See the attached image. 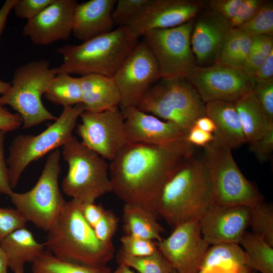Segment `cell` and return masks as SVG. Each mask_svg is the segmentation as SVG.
I'll return each instance as SVG.
<instances>
[{
  "label": "cell",
  "instance_id": "29",
  "mask_svg": "<svg viewBox=\"0 0 273 273\" xmlns=\"http://www.w3.org/2000/svg\"><path fill=\"white\" fill-rule=\"evenodd\" d=\"M44 95L48 101L64 108L82 103L79 77H74L67 73L57 74Z\"/></svg>",
  "mask_w": 273,
  "mask_h": 273
},
{
  "label": "cell",
  "instance_id": "16",
  "mask_svg": "<svg viewBox=\"0 0 273 273\" xmlns=\"http://www.w3.org/2000/svg\"><path fill=\"white\" fill-rule=\"evenodd\" d=\"M156 244L176 273H199L209 246L202 236L199 220L177 225Z\"/></svg>",
  "mask_w": 273,
  "mask_h": 273
},
{
  "label": "cell",
  "instance_id": "45",
  "mask_svg": "<svg viewBox=\"0 0 273 273\" xmlns=\"http://www.w3.org/2000/svg\"><path fill=\"white\" fill-rule=\"evenodd\" d=\"M23 121L17 113L11 112L5 106L0 105V130L6 132L15 130L22 125Z\"/></svg>",
  "mask_w": 273,
  "mask_h": 273
},
{
  "label": "cell",
  "instance_id": "22",
  "mask_svg": "<svg viewBox=\"0 0 273 273\" xmlns=\"http://www.w3.org/2000/svg\"><path fill=\"white\" fill-rule=\"evenodd\" d=\"M79 80L85 111L100 112L119 106L120 95L113 77L90 74Z\"/></svg>",
  "mask_w": 273,
  "mask_h": 273
},
{
  "label": "cell",
  "instance_id": "56",
  "mask_svg": "<svg viewBox=\"0 0 273 273\" xmlns=\"http://www.w3.org/2000/svg\"><path fill=\"white\" fill-rule=\"evenodd\" d=\"M250 270V269L245 271L244 273H248L249 271Z\"/></svg>",
  "mask_w": 273,
  "mask_h": 273
},
{
  "label": "cell",
  "instance_id": "21",
  "mask_svg": "<svg viewBox=\"0 0 273 273\" xmlns=\"http://www.w3.org/2000/svg\"><path fill=\"white\" fill-rule=\"evenodd\" d=\"M117 1L90 0L78 4L72 33L83 42L114 30L112 14Z\"/></svg>",
  "mask_w": 273,
  "mask_h": 273
},
{
  "label": "cell",
  "instance_id": "57",
  "mask_svg": "<svg viewBox=\"0 0 273 273\" xmlns=\"http://www.w3.org/2000/svg\"><path fill=\"white\" fill-rule=\"evenodd\" d=\"M171 273H176V272L173 269V270H172V271L171 272Z\"/></svg>",
  "mask_w": 273,
  "mask_h": 273
},
{
  "label": "cell",
  "instance_id": "51",
  "mask_svg": "<svg viewBox=\"0 0 273 273\" xmlns=\"http://www.w3.org/2000/svg\"><path fill=\"white\" fill-rule=\"evenodd\" d=\"M9 267L7 256L0 246V273H8Z\"/></svg>",
  "mask_w": 273,
  "mask_h": 273
},
{
  "label": "cell",
  "instance_id": "10",
  "mask_svg": "<svg viewBox=\"0 0 273 273\" xmlns=\"http://www.w3.org/2000/svg\"><path fill=\"white\" fill-rule=\"evenodd\" d=\"M59 149L51 152L37 183L24 193L14 191L9 196L26 220L47 231L63 210L66 201L59 186L61 171Z\"/></svg>",
  "mask_w": 273,
  "mask_h": 273
},
{
  "label": "cell",
  "instance_id": "53",
  "mask_svg": "<svg viewBox=\"0 0 273 273\" xmlns=\"http://www.w3.org/2000/svg\"><path fill=\"white\" fill-rule=\"evenodd\" d=\"M10 82H4L0 80V95H4L10 88Z\"/></svg>",
  "mask_w": 273,
  "mask_h": 273
},
{
  "label": "cell",
  "instance_id": "12",
  "mask_svg": "<svg viewBox=\"0 0 273 273\" xmlns=\"http://www.w3.org/2000/svg\"><path fill=\"white\" fill-rule=\"evenodd\" d=\"M119 90V107H137L149 89L161 78L157 62L145 42L139 41L113 77Z\"/></svg>",
  "mask_w": 273,
  "mask_h": 273
},
{
  "label": "cell",
  "instance_id": "50",
  "mask_svg": "<svg viewBox=\"0 0 273 273\" xmlns=\"http://www.w3.org/2000/svg\"><path fill=\"white\" fill-rule=\"evenodd\" d=\"M194 125L208 132L214 133L216 130L213 121L206 115L198 118L195 121Z\"/></svg>",
  "mask_w": 273,
  "mask_h": 273
},
{
  "label": "cell",
  "instance_id": "36",
  "mask_svg": "<svg viewBox=\"0 0 273 273\" xmlns=\"http://www.w3.org/2000/svg\"><path fill=\"white\" fill-rule=\"evenodd\" d=\"M150 0H118L116 1L112 17L114 25H124L139 13Z\"/></svg>",
  "mask_w": 273,
  "mask_h": 273
},
{
  "label": "cell",
  "instance_id": "44",
  "mask_svg": "<svg viewBox=\"0 0 273 273\" xmlns=\"http://www.w3.org/2000/svg\"><path fill=\"white\" fill-rule=\"evenodd\" d=\"M6 133L0 130V194L9 196L13 191L10 185L8 166L5 157L4 142Z\"/></svg>",
  "mask_w": 273,
  "mask_h": 273
},
{
  "label": "cell",
  "instance_id": "24",
  "mask_svg": "<svg viewBox=\"0 0 273 273\" xmlns=\"http://www.w3.org/2000/svg\"><path fill=\"white\" fill-rule=\"evenodd\" d=\"M8 260L9 267L15 272L24 271L26 263H32L45 251L44 244L38 243L26 227L12 232L0 241Z\"/></svg>",
  "mask_w": 273,
  "mask_h": 273
},
{
  "label": "cell",
  "instance_id": "2",
  "mask_svg": "<svg viewBox=\"0 0 273 273\" xmlns=\"http://www.w3.org/2000/svg\"><path fill=\"white\" fill-rule=\"evenodd\" d=\"M213 204L204 158H184L161 188L156 200L157 215L171 227L199 220Z\"/></svg>",
  "mask_w": 273,
  "mask_h": 273
},
{
  "label": "cell",
  "instance_id": "37",
  "mask_svg": "<svg viewBox=\"0 0 273 273\" xmlns=\"http://www.w3.org/2000/svg\"><path fill=\"white\" fill-rule=\"evenodd\" d=\"M27 222L17 209L0 207V241L15 231L25 227Z\"/></svg>",
  "mask_w": 273,
  "mask_h": 273
},
{
  "label": "cell",
  "instance_id": "4",
  "mask_svg": "<svg viewBox=\"0 0 273 273\" xmlns=\"http://www.w3.org/2000/svg\"><path fill=\"white\" fill-rule=\"evenodd\" d=\"M139 37L126 25L83 42L64 45L56 51L63 58L61 65L53 68L58 73L81 76L98 74L113 77Z\"/></svg>",
  "mask_w": 273,
  "mask_h": 273
},
{
  "label": "cell",
  "instance_id": "8",
  "mask_svg": "<svg viewBox=\"0 0 273 273\" xmlns=\"http://www.w3.org/2000/svg\"><path fill=\"white\" fill-rule=\"evenodd\" d=\"M84 111L82 103L64 107L60 116L39 134H22L14 138L9 146L6 159L12 189L17 186L21 175L30 164L63 147L73 138L72 132L77 120Z\"/></svg>",
  "mask_w": 273,
  "mask_h": 273
},
{
  "label": "cell",
  "instance_id": "17",
  "mask_svg": "<svg viewBox=\"0 0 273 273\" xmlns=\"http://www.w3.org/2000/svg\"><path fill=\"white\" fill-rule=\"evenodd\" d=\"M204 8V2L198 0H150L124 25L140 38L150 30L182 25L195 18Z\"/></svg>",
  "mask_w": 273,
  "mask_h": 273
},
{
  "label": "cell",
  "instance_id": "33",
  "mask_svg": "<svg viewBox=\"0 0 273 273\" xmlns=\"http://www.w3.org/2000/svg\"><path fill=\"white\" fill-rule=\"evenodd\" d=\"M252 35H273V3L264 1L254 16L236 28Z\"/></svg>",
  "mask_w": 273,
  "mask_h": 273
},
{
  "label": "cell",
  "instance_id": "19",
  "mask_svg": "<svg viewBox=\"0 0 273 273\" xmlns=\"http://www.w3.org/2000/svg\"><path fill=\"white\" fill-rule=\"evenodd\" d=\"M250 206L212 204L199 219L201 232L210 245L240 244L249 226Z\"/></svg>",
  "mask_w": 273,
  "mask_h": 273
},
{
  "label": "cell",
  "instance_id": "40",
  "mask_svg": "<svg viewBox=\"0 0 273 273\" xmlns=\"http://www.w3.org/2000/svg\"><path fill=\"white\" fill-rule=\"evenodd\" d=\"M54 0H17L13 9L17 17L27 21L39 14Z\"/></svg>",
  "mask_w": 273,
  "mask_h": 273
},
{
  "label": "cell",
  "instance_id": "35",
  "mask_svg": "<svg viewBox=\"0 0 273 273\" xmlns=\"http://www.w3.org/2000/svg\"><path fill=\"white\" fill-rule=\"evenodd\" d=\"M120 241V250L132 256H148L158 250L156 241L133 235L125 234Z\"/></svg>",
  "mask_w": 273,
  "mask_h": 273
},
{
  "label": "cell",
  "instance_id": "9",
  "mask_svg": "<svg viewBox=\"0 0 273 273\" xmlns=\"http://www.w3.org/2000/svg\"><path fill=\"white\" fill-rule=\"evenodd\" d=\"M137 108L188 132L199 117L205 116V104L186 77L161 78L145 94Z\"/></svg>",
  "mask_w": 273,
  "mask_h": 273
},
{
  "label": "cell",
  "instance_id": "14",
  "mask_svg": "<svg viewBox=\"0 0 273 273\" xmlns=\"http://www.w3.org/2000/svg\"><path fill=\"white\" fill-rule=\"evenodd\" d=\"M127 143H142L176 150L187 157L193 155L187 132L175 123L161 120L136 107L120 109Z\"/></svg>",
  "mask_w": 273,
  "mask_h": 273
},
{
  "label": "cell",
  "instance_id": "41",
  "mask_svg": "<svg viewBox=\"0 0 273 273\" xmlns=\"http://www.w3.org/2000/svg\"><path fill=\"white\" fill-rule=\"evenodd\" d=\"M249 143V149L259 161H268L273 150V127L262 137Z\"/></svg>",
  "mask_w": 273,
  "mask_h": 273
},
{
  "label": "cell",
  "instance_id": "1",
  "mask_svg": "<svg viewBox=\"0 0 273 273\" xmlns=\"http://www.w3.org/2000/svg\"><path fill=\"white\" fill-rule=\"evenodd\" d=\"M187 157L162 147L127 143L109 166L112 192L124 204L139 205L157 216L155 202L161 188Z\"/></svg>",
  "mask_w": 273,
  "mask_h": 273
},
{
  "label": "cell",
  "instance_id": "46",
  "mask_svg": "<svg viewBox=\"0 0 273 273\" xmlns=\"http://www.w3.org/2000/svg\"><path fill=\"white\" fill-rule=\"evenodd\" d=\"M105 209L100 205L94 203L81 204L82 214L88 223L93 229L102 216Z\"/></svg>",
  "mask_w": 273,
  "mask_h": 273
},
{
  "label": "cell",
  "instance_id": "39",
  "mask_svg": "<svg viewBox=\"0 0 273 273\" xmlns=\"http://www.w3.org/2000/svg\"><path fill=\"white\" fill-rule=\"evenodd\" d=\"M118 226V218L112 211L105 209L93 230L96 237L100 241L109 243L112 242Z\"/></svg>",
  "mask_w": 273,
  "mask_h": 273
},
{
  "label": "cell",
  "instance_id": "20",
  "mask_svg": "<svg viewBox=\"0 0 273 273\" xmlns=\"http://www.w3.org/2000/svg\"><path fill=\"white\" fill-rule=\"evenodd\" d=\"M232 28L229 20L204 8L194 19L191 44L198 66L215 64Z\"/></svg>",
  "mask_w": 273,
  "mask_h": 273
},
{
  "label": "cell",
  "instance_id": "27",
  "mask_svg": "<svg viewBox=\"0 0 273 273\" xmlns=\"http://www.w3.org/2000/svg\"><path fill=\"white\" fill-rule=\"evenodd\" d=\"M247 267L260 273H273V247L252 233L246 231L240 241Z\"/></svg>",
  "mask_w": 273,
  "mask_h": 273
},
{
  "label": "cell",
  "instance_id": "26",
  "mask_svg": "<svg viewBox=\"0 0 273 273\" xmlns=\"http://www.w3.org/2000/svg\"><path fill=\"white\" fill-rule=\"evenodd\" d=\"M123 229L126 235H133L158 242L164 230L157 220V216L135 204H124L123 208Z\"/></svg>",
  "mask_w": 273,
  "mask_h": 273
},
{
  "label": "cell",
  "instance_id": "13",
  "mask_svg": "<svg viewBox=\"0 0 273 273\" xmlns=\"http://www.w3.org/2000/svg\"><path fill=\"white\" fill-rule=\"evenodd\" d=\"M186 79L204 104L219 101L235 103L252 91L255 81L243 69L216 64L196 65Z\"/></svg>",
  "mask_w": 273,
  "mask_h": 273
},
{
  "label": "cell",
  "instance_id": "42",
  "mask_svg": "<svg viewBox=\"0 0 273 273\" xmlns=\"http://www.w3.org/2000/svg\"><path fill=\"white\" fill-rule=\"evenodd\" d=\"M264 2V0H243L236 14L230 21L232 29L238 27L250 20Z\"/></svg>",
  "mask_w": 273,
  "mask_h": 273
},
{
  "label": "cell",
  "instance_id": "31",
  "mask_svg": "<svg viewBox=\"0 0 273 273\" xmlns=\"http://www.w3.org/2000/svg\"><path fill=\"white\" fill-rule=\"evenodd\" d=\"M118 264H124L136 270L139 273H171L172 267L160 252L146 256L135 257L119 250L116 256Z\"/></svg>",
  "mask_w": 273,
  "mask_h": 273
},
{
  "label": "cell",
  "instance_id": "6",
  "mask_svg": "<svg viewBox=\"0 0 273 273\" xmlns=\"http://www.w3.org/2000/svg\"><path fill=\"white\" fill-rule=\"evenodd\" d=\"M50 65V62L43 59L18 67L10 88L0 97V105H8L15 110L22 118L24 129L57 118L41 101L42 95L56 75Z\"/></svg>",
  "mask_w": 273,
  "mask_h": 273
},
{
  "label": "cell",
  "instance_id": "32",
  "mask_svg": "<svg viewBox=\"0 0 273 273\" xmlns=\"http://www.w3.org/2000/svg\"><path fill=\"white\" fill-rule=\"evenodd\" d=\"M249 226L254 235L273 247V206L264 200L250 206Z\"/></svg>",
  "mask_w": 273,
  "mask_h": 273
},
{
  "label": "cell",
  "instance_id": "30",
  "mask_svg": "<svg viewBox=\"0 0 273 273\" xmlns=\"http://www.w3.org/2000/svg\"><path fill=\"white\" fill-rule=\"evenodd\" d=\"M32 273H111L106 266H93L81 264L57 257L45 250L32 263Z\"/></svg>",
  "mask_w": 273,
  "mask_h": 273
},
{
  "label": "cell",
  "instance_id": "54",
  "mask_svg": "<svg viewBox=\"0 0 273 273\" xmlns=\"http://www.w3.org/2000/svg\"><path fill=\"white\" fill-rule=\"evenodd\" d=\"M248 273H258V272H257V271H256L255 270H253L250 269Z\"/></svg>",
  "mask_w": 273,
  "mask_h": 273
},
{
  "label": "cell",
  "instance_id": "49",
  "mask_svg": "<svg viewBox=\"0 0 273 273\" xmlns=\"http://www.w3.org/2000/svg\"><path fill=\"white\" fill-rule=\"evenodd\" d=\"M16 2L17 0H7L0 9V38L5 28L8 16Z\"/></svg>",
  "mask_w": 273,
  "mask_h": 273
},
{
  "label": "cell",
  "instance_id": "5",
  "mask_svg": "<svg viewBox=\"0 0 273 273\" xmlns=\"http://www.w3.org/2000/svg\"><path fill=\"white\" fill-rule=\"evenodd\" d=\"M204 148L203 157L210 179L213 204L251 206L263 201L262 195L245 177L237 166L232 149L214 134Z\"/></svg>",
  "mask_w": 273,
  "mask_h": 273
},
{
  "label": "cell",
  "instance_id": "15",
  "mask_svg": "<svg viewBox=\"0 0 273 273\" xmlns=\"http://www.w3.org/2000/svg\"><path fill=\"white\" fill-rule=\"evenodd\" d=\"M77 133L85 146L112 161L127 143L124 119L119 107L100 112L84 111Z\"/></svg>",
  "mask_w": 273,
  "mask_h": 273
},
{
  "label": "cell",
  "instance_id": "18",
  "mask_svg": "<svg viewBox=\"0 0 273 273\" xmlns=\"http://www.w3.org/2000/svg\"><path fill=\"white\" fill-rule=\"evenodd\" d=\"M78 4L75 0H54L37 16L27 21L22 34L39 46L67 40L72 33Z\"/></svg>",
  "mask_w": 273,
  "mask_h": 273
},
{
  "label": "cell",
  "instance_id": "25",
  "mask_svg": "<svg viewBox=\"0 0 273 273\" xmlns=\"http://www.w3.org/2000/svg\"><path fill=\"white\" fill-rule=\"evenodd\" d=\"M235 104L246 142L260 138L273 127L252 91L235 102Z\"/></svg>",
  "mask_w": 273,
  "mask_h": 273
},
{
  "label": "cell",
  "instance_id": "7",
  "mask_svg": "<svg viewBox=\"0 0 273 273\" xmlns=\"http://www.w3.org/2000/svg\"><path fill=\"white\" fill-rule=\"evenodd\" d=\"M62 156L68 170L63 178V193L81 204L94 203L112 192L105 159L73 138L62 147Z\"/></svg>",
  "mask_w": 273,
  "mask_h": 273
},
{
  "label": "cell",
  "instance_id": "3",
  "mask_svg": "<svg viewBox=\"0 0 273 273\" xmlns=\"http://www.w3.org/2000/svg\"><path fill=\"white\" fill-rule=\"evenodd\" d=\"M81 203L71 199L47 231V250L69 261L93 266H106L113 257V242L105 243L96 237L84 219Z\"/></svg>",
  "mask_w": 273,
  "mask_h": 273
},
{
  "label": "cell",
  "instance_id": "55",
  "mask_svg": "<svg viewBox=\"0 0 273 273\" xmlns=\"http://www.w3.org/2000/svg\"><path fill=\"white\" fill-rule=\"evenodd\" d=\"M14 273H24V271H17Z\"/></svg>",
  "mask_w": 273,
  "mask_h": 273
},
{
  "label": "cell",
  "instance_id": "38",
  "mask_svg": "<svg viewBox=\"0 0 273 273\" xmlns=\"http://www.w3.org/2000/svg\"><path fill=\"white\" fill-rule=\"evenodd\" d=\"M252 92L265 111L270 122L273 124V78L255 79Z\"/></svg>",
  "mask_w": 273,
  "mask_h": 273
},
{
  "label": "cell",
  "instance_id": "48",
  "mask_svg": "<svg viewBox=\"0 0 273 273\" xmlns=\"http://www.w3.org/2000/svg\"><path fill=\"white\" fill-rule=\"evenodd\" d=\"M255 80H264L273 78V51L253 74Z\"/></svg>",
  "mask_w": 273,
  "mask_h": 273
},
{
  "label": "cell",
  "instance_id": "43",
  "mask_svg": "<svg viewBox=\"0 0 273 273\" xmlns=\"http://www.w3.org/2000/svg\"><path fill=\"white\" fill-rule=\"evenodd\" d=\"M243 0H209L207 8L230 21L236 14Z\"/></svg>",
  "mask_w": 273,
  "mask_h": 273
},
{
  "label": "cell",
  "instance_id": "52",
  "mask_svg": "<svg viewBox=\"0 0 273 273\" xmlns=\"http://www.w3.org/2000/svg\"><path fill=\"white\" fill-rule=\"evenodd\" d=\"M111 273H136L130 269V267L124 264H119L118 267Z\"/></svg>",
  "mask_w": 273,
  "mask_h": 273
},
{
  "label": "cell",
  "instance_id": "23",
  "mask_svg": "<svg viewBox=\"0 0 273 273\" xmlns=\"http://www.w3.org/2000/svg\"><path fill=\"white\" fill-rule=\"evenodd\" d=\"M205 115L214 122V134L232 149L238 148L246 141L234 102L214 101L205 105Z\"/></svg>",
  "mask_w": 273,
  "mask_h": 273
},
{
  "label": "cell",
  "instance_id": "28",
  "mask_svg": "<svg viewBox=\"0 0 273 273\" xmlns=\"http://www.w3.org/2000/svg\"><path fill=\"white\" fill-rule=\"evenodd\" d=\"M253 36L239 29H232L215 64L243 69Z\"/></svg>",
  "mask_w": 273,
  "mask_h": 273
},
{
  "label": "cell",
  "instance_id": "47",
  "mask_svg": "<svg viewBox=\"0 0 273 273\" xmlns=\"http://www.w3.org/2000/svg\"><path fill=\"white\" fill-rule=\"evenodd\" d=\"M214 139V134L203 131L193 125L188 131L187 140L191 145L205 147Z\"/></svg>",
  "mask_w": 273,
  "mask_h": 273
},
{
  "label": "cell",
  "instance_id": "11",
  "mask_svg": "<svg viewBox=\"0 0 273 273\" xmlns=\"http://www.w3.org/2000/svg\"><path fill=\"white\" fill-rule=\"evenodd\" d=\"M194 19L175 27L150 30L143 35L157 62L161 78H186L196 66L191 44Z\"/></svg>",
  "mask_w": 273,
  "mask_h": 273
},
{
  "label": "cell",
  "instance_id": "34",
  "mask_svg": "<svg viewBox=\"0 0 273 273\" xmlns=\"http://www.w3.org/2000/svg\"><path fill=\"white\" fill-rule=\"evenodd\" d=\"M272 51L273 35H254L243 69L248 74L252 76Z\"/></svg>",
  "mask_w": 273,
  "mask_h": 273
}]
</instances>
